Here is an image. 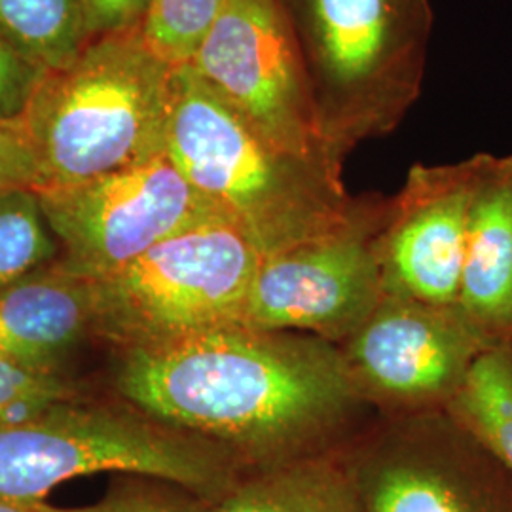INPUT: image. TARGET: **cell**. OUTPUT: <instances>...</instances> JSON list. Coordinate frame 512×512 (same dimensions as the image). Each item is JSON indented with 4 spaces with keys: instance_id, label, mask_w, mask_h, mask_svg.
Returning a JSON list of instances; mask_svg holds the SVG:
<instances>
[{
    "instance_id": "7",
    "label": "cell",
    "mask_w": 512,
    "mask_h": 512,
    "mask_svg": "<svg viewBox=\"0 0 512 512\" xmlns=\"http://www.w3.org/2000/svg\"><path fill=\"white\" fill-rule=\"evenodd\" d=\"M363 512H512V471L448 410L374 416L346 446Z\"/></svg>"
},
{
    "instance_id": "14",
    "label": "cell",
    "mask_w": 512,
    "mask_h": 512,
    "mask_svg": "<svg viewBox=\"0 0 512 512\" xmlns=\"http://www.w3.org/2000/svg\"><path fill=\"white\" fill-rule=\"evenodd\" d=\"M92 323L90 281L55 260L0 293V359L57 372Z\"/></svg>"
},
{
    "instance_id": "5",
    "label": "cell",
    "mask_w": 512,
    "mask_h": 512,
    "mask_svg": "<svg viewBox=\"0 0 512 512\" xmlns=\"http://www.w3.org/2000/svg\"><path fill=\"white\" fill-rule=\"evenodd\" d=\"M310 71L325 137L344 160L384 135L414 101L421 74L420 0H281Z\"/></svg>"
},
{
    "instance_id": "20",
    "label": "cell",
    "mask_w": 512,
    "mask_h": 512,
    "mask_svg": "<svg viewBox=\"0 0 512 512\" xmlns=\"http://www.w3.org/2000/svg\"><path fill=\"white\" fill-rule=\"evenodd\" d=\"M37 507L42 512H213L211 501L179 484L129 475L114 482L109 494L93 505L59 509L44 501Z\"/></svg>"
},
{
    "instance_id": "10",
    "label": "cell",
    "mask_w": 512,
    "mask_h": 512,
    "mask_svg": "<svg viewBox=\"0 0 512 512\" xmlns=\"http://www.w3.org/2000/svg\"><path fill=\"white\" fill-rule=\"evenodd\" d=\"M69 272L97 279L126 268L160 241L222 219L160 156L84 183L37 190Z\"/></svg>"
},
{
    "instance_id": "4",
    "label": "cell",
    "mask_w": 512,
    "mask_h": 512,
    "mask_svg": "<svg viewBox=\"0 0 512 512\" xmlns=\"http://www.w3.org/2000/svg\"><path fill=\"white\" fill-rule=\"evenodd\" d=\"M243 471L224 446L129 403L69 399L31 420L0 423V497L23 505L44 503L59 484L99 473L158 478L213 503Z\"/></svg>"
},
{
    "instance_id": "19",
    "label": "cell",
    "mask_w": 512,
    "mask_h": 512,
    "mask_svg": "<svg viewBox=\"0 0 512 512\" xmlns=\"http://www.w3.org/2000/svg\"><path fill=\"white\" fill-rule=\"evenodd\" d=\"M220 0H150L143 33L173 65L192 59L219 12Z\"/></svg>"
},
{
    "instance_id": "24",
    "label": "cell",
    "mask_w": 512,
    "mask_h": 512,
    "mask_svg": "<svg viewBox=\"0 0 512 512\" xmlns=\"http://www.w3.org/2000/svg\"><path fill=\"white\" fill-rule=\"evenodd\" d=\"M90 35H112L141 29L150 0H82Z\"/></svg>"
},
{
    "instance_id": "2",
    "label": "cell",
    "mask_w": 512,
    "mask_h": 512,
    "mask_svg": "<svg viewBox=\"0 0 512 512\" xmlns=\"http://www.w3.org/2000/svg\"><path fill=\"white\" fill-rule=\"evenodd\" d=\"M165 156L260 256L334 228L357 200L342 165L275 145L188 63L173 71Z\"/></svg>"
},
{
    "instance_id": "3",
    "label": "cell",
    "mask_w": 512,
    "mask_h": 512,
    "mask_svg": "<svg viewBox=\"0 0 512 512\" xmlns=\"http://www.w3.org/2000/svg\"><path fill=\"white\" fill-rule=\"evenodd\" d=\"M175 67L141 27L103 35L69 67L46 74L23 114L40 165L37 190L165 156Z\"/></svg>"
},
{
    "instance_id": "15",
    "label": "cell",
    "mask_w": 512,
    "mask_h": 512,
    "mask_svg": "<svg viewBox=\"0 0 512 512\" xmlns=\"http://www.w3.org/2000/svg\"><path fill=\"white\" fill-rule=\"evenodd\" d=\"M213 512H363L346 448L247 469Z\"/></svg>"
},
{
    "instance_id": "9",
    "label": "cell",
    "mask_w": 512,
    "mask_h": 512,
    "mask_svg": "<svg viewBox=\"0 0 512 512\" xmlns=\"http://www.w3.org/2000/svg\"><path fill=\"white\" fill-rule=\"evenodd\" d=\"M387 198H357L346 219L274 255L260 256L245 327L300 332L340 346L384 298L376 238Z\"/></svg>"
},
{
    "instance_id": "1",
    "label": "cell",
    "mask_w": 512,
    "mask_h": 512,
    "mask_svg": "<svg viewBox=\"0 0 512 512\" xmlns=\"http://www.w3.org/2000/svg\"><path fill=\"white\" fill-rule=\"evenodd\" d=\"M116 387L150 418L224 446L245 471L346 448L376 416L338 346L245 325L124 351Z\"/></svg>"
},
{
    "instance_id": "12",
    "label": "cell",
    "mask_w": 512,
    "mask_h": 512,
    "mask_svg": "<svg viewBox=\"0 0 512 512\" xmlns=\"http://www.w3.org/2000/svg\"><path fill=\"white\" fill-rule=\"evenodd\" d=\"M476 154L448 165H414L387 198L376 238L384 296L450 306L458 302Z\"/></svg>"
},
{
    "instance_id": "23",
    "label": "cell",
    "mask_w": 512,
    "mask_h": 512,
    "mask_svg": "<svg viewBox=\"0 0 512 512\" xmlns=\"http://www.w3.org/2000/svg\"><path fill=\"white\" fill-rule=\"evenodd\" d=\"M27 399L67 401L78 399V391L57 372L29 370L0 359V418L12 404Z\"/></svg>"
},
{
    "instance_id": "11",
    "label": "cell",
    "mask_w": 512,
    "mask_h": 512,
    "mask_svg": "<svg viewBox=\"0 0 512 512\" xmlns=\"http://www.w3.org/2000/svg\"><path fill=\"white\" fill-rule=\"evenodd\" d=\"M338 349L376 416L446 410L488 351L456 304L399 296H384Z\"/></svg>"
},
{
    "instance_id": "25",
    "label": "cell",
    "mask_w": 512,
    "mask_h": 512,
    "mask_svg": "<svg viewBox=\"0 0 512 512\" xmlns=\"http://www.w3.org/2000/svg\"><path fill=\"white\" fill-rule=\"evenodd\" d=\"M0 512H42L37 505H23L0 497Z\"/></svg>"
},
{
    "instance_id": "8",
    "label": "cell",
    "mask_w": 512,
    "mask_h": 512,
    "mask_svg": "<svg viewBox=\"0 0 512 512\" xmlns=\"http://www.w3.org/2000/svg\"><path fill=\"white\" fill-rule=\"evenodd\" d=\"M188 65L275 145L342 165L281 0H220Z\"/></svg>"
},
{
    "instance_id": "16",
    "label": "cell",
    "mask_w": 512,
    "mask_h": 512,
    "mask_svg": "<svg viewBox=\"0 0 512 512\" xmlns=\"http://www.w3.org/2000/svg\"><path fill=\"white\" fill-rule=\"evenodd\" d=\"M0 33L50 73L69 67L92 37L82 0H0Z\"/></svg>"
},
{
    "instance_id": "18",
    "label": "cell",
    "mask_w": 512,
    "mask_h": 512,
    "mask_svg": "<svg viewBox=\"0 0 512 512\" xmlns=\"http://www.w3.org/2000/svg\"><path fill=\"white\" fill-rule=\"evenodd\" d=\"M57 243L33 188L0 190V293L55 262Z\"/></svg>"
},
{
    "instance_id": "17",
    "label": "cell",
    "mask_w": 512,
    "mask_h": 512,
    "mask_svg": "<svg viewBox=\"0 0 512 512\" xmlns=\"http://www.w3.org/2000/svg\"><path fill=\"white\" fill-rule=\"evenodd\" d=\"M446 410L512 471V351H486Z\"/></svg>"
},
{
    "instance_id": "26",
    "label": "cell",
    "mask_w": 512,
    "mask_h": 512,
    "mask_svg": "<svg viewBox=\"0 0 512 512\" xmlns=\"http://www.w3.org/2000/svg\"><path fill=\"white\" fill-rule=\"evenodd\" d=\"M420 2H423V4H427V0H420Z\"/></svg>"
},
{
    "instance_id": "21",
    "label": "cell",
    "mask_w": 512,
    "mask_h": 512,
    "mask_svg": "<svg viewBox=\"0 0 512 512\" xmlns=\"http://www.w3.org/2000/svg\"><path fill=\"white\" fill-rule=\"evenodd\" d=\"M48 73L0 33V120L23 118Z\"/></svg>"
},
{
    "instance_id": "13",
    "label": "cell",
    "mask_w": 512,
    "mask_h": 512,
    "mask_svg": "<svg viewBox=\"0 0 512 512\" xmlns=\"http://www.w3.org/2000/svg\"><path fill=\"white\" fill-rule=\"evenodd\" d=\"M456 306L488 351H512V154H476Z\"/></svg>"
},
{
    "instance_id": "22",
    "label": "cell",
    "mask_w": 512,
    "mask_h": 512,
    "mask_svg": "<svg viewBox=\"0 0 512 512\" xmlns=\"http://www.w3.org/2000/svg\"><path fill=\"white\" fill-rule=\"evenodd\" d=\"M38 181L40 165L37 150L25 120H0V190H37Z\"/></svg>"
},
{
    "instance_id": "6",
    "label": "cell",
    "mask_w": 512,
    "mask_h": 512,
    "mask_svg": "<svg viewBox=\"0 0 512 512\" xmlns=\"http://www.w3.org/2000/svg\"><path fill=\"white\" fill-rule=\"evenodd\" d=\"M258 262L255 245L228 220L186 228L126 268L88 279L92 332L124 353L243 327Z\"/></svg>"
}]
</instances>
